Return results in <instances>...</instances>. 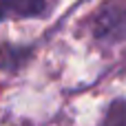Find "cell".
Instances as JSON below:
<instances>
[{"instance_id": "2", "label": "cell", "mask_w": 126, "mask_h": 126, "mask_svg": "<svg viewBox=\"0 0 126 126\" xmlns=\"http://www.w3.org/2000/svg\"><path fill=\"white\" fill-rule=\"evenodd\" d=\"M104 126H126V102L124 100H117L111 104L109 113H106V120Z\"/></svg>"}, {"instance_id": "1", "label": "cell", "mask_w": 126, "mask_h": 126, "mask_svg": "<svg viewBox=\"0 0 126 126\" xmlns=\"http://www.w3.org/2000/svg\"><path fill=\"white\" fill-rule=\"evenodd\" d=\"M42 11V0H0V20L11 16H38Z\"/></svg>"}]
</instances>
